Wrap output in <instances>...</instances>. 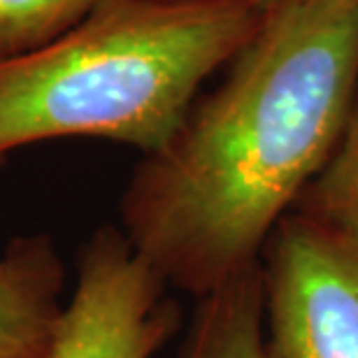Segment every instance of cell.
<instances>
[{"label":"cell","mask_w":358,"mask_h":358,"mask_svg":"<svg viewBox=\"0 0 358 358\" xmlns=\"http://www.w3.org/2000/svg\"><path fill=\"white\" fill-rule=\"evenodd\" d=\"M358 89V0L263 14L226 80L142 154L119 228L170 291L203 298L259 263L345 133Z\"/></svg>","instance_id":"6da1fadb"},{"label":"cell","mask_w":358,"mask_h":358,"mask_svg":"<svg viewBox=\"0 0 358 358\" xmlns=\"http://www.w3.org/2000/svg\"><path fill=\"white\" fill-rule=\"evenodd\" d=\"M261 21L249 0H100L61 35L0 63V163L66 138L156 152Z\"/></svg>","instance_id":"7a4b0ae2"},{"label":"cell","mask_w":358,"mask_h":358,"mask_svg":"<svg viewBox=\"0 0 358 358\" xmlns=\"http://www.w3.org/2000/svg\"><path fill=\"white\" fill-rule=\"evenodd\" d=\"M263 358H358V245L293 210L261 252Z\"/></svg>","instance_id":"3957f363"},{"label":"cell","mask_w":358,"mask_h":358,"mask_svg":"<svg viewBox=\"0 0 358 358\" xmlns=\"http://www.w3.org/2000/svg\"><path fill=\"white\" fill-rule=\"evenodd\" d=\"M182 310L119 226H100L77 252V284L52 358H154L179 331Z\"/></svg>","instance_id":"277c9868"},{"label":"cell","mask_w":358,"mask_h":358,"mask_svg":"<svg viewBox=\"0 0 358 358\" xmlns=\"http://www.w3.org/2000/svg\"><path fill=\"white\" fill-rule=\"evenodd\" d=\"M66 263L49 235H21L0 254V358H52L66 303Z\"/></svg>","instance_id":"5b68a950"},{"label":"cell","mask_w":358,"mask_h":358,"mask_svg":"<svg viewBox=\"0 0 358 358\" xmlns=\"http://www.w3.org/2000/svg\"><path fill=\"white\" fill-rule=\"evenodd\" d=\"M179 358H263L261 263L198 298Z\"/></svg>","instance_id":"8992f818"},{"label":"cell","mask_w":358,"mask_h":358,"mask_svg":"<svg viewBox=\"0 0 358 358\" xmlns=\"http://www.w3.org/2000/svg\"><path fill=\"white\" fill-rule=\"evenodd\" d=\"M296 210L333 226L358 245V98L338 149L300 196Z\"/></svg>","instance_id":"52a82bcc"},{"label":"cell","mask_w":358,"mask_h":358,"mask_svg":"<svg viewBox=\"0 0 358 358\" xmlns=\"http://www.w3.org/2000/svg\"><path fill=\"white\" fill-rule=\"evenodd\" d=\"M100 0H0V63L45 45Z\"/></svg>","instance_id":"ba28073f"},{"label":"cell","mask_w":358,"mask_h":358,"mask_svg":"<svg viewBox=\"0 0 358 358\" xmlns=\"http://www.w3.org/2000/svg\"><path fill=\"white\" fill-rule=\"evenodd\" d=\"M254 7H259L263 14L275 12V10H284V7L291 5H303V3H312V0H249Z\"/></svg>","instance_id":"9c48e42d"}]
</instances>
